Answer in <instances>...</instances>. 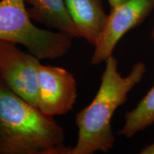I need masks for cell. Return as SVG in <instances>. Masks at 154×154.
Segmentation results:
<instances>
[{
	"label": "cell",
	"instance_id": "8992f818",
	"mask_svg": "<svg viewBox=\"0 0 154 154\" xmlns=\"http://www.w3.org/2000/svg\"><path fill=\"white\" fill-rule=\"evenodd\" d=\"M38 109L44 114L54 116L69 113L77 99L75 77L59 66H38Z\"/></svg>",
	"mask_w": 154,
	"mask_h": 154
},
{
	"label": "cell",
	"instance_id": "30bf717a",
	"mask_svg": "<svg viewBox=\"0 0 154 154\" xmlns=\"http://www.w3.org/2000/svg\"><path fill=\"white\" fill-rule=\"evenodd\" d=\"M140 154H154V143L150 145L145 146L141 151H140Z\"/></svg>",
	"mask_w": 154,
	"mask_h": 154
},
{
	"label": "cell",
	"instance_id": "7c38bea8",
	"mask_svg": "<svg viewBox=\"0 0 154 154\" xmlns=\"http://www.w3.org/2000/svg\"><path fill=\"white\" fill-rule=\"evenodd\" d=\"M152 36H153V38H154V30H153V34H152Z\"/></svg>",
	"mask_w": 154,
	"mask_h": 154
},
{
	"label": "cell",
	"instance_id": "ba28073f",
	"mask_svg": "<svg viewBox=\"0 0 154 154\" xmlns=\"http://www.w3.org/2000/svg\"><path fill=\"white\" fill-rule=\"evenodd\" d=\"M30 19L72 38H82L67 10L64 0H24Z\"/></svg>",
	"mask_w": 154,
	"mask_h": 154
},
{
	"label": "cell",
	"instance_id": "5b68a950",
	"mask_svg": "<svg viewBox=\"0 0 154 154\" xmlns=\"http://www.w3.org/2000/svg\"><path fill=\"white\" fill-rule=\"evenodd\" d=\"M153 10L154 0H127L111 9L104 29L94 47L91 64H100L113 56L116 46L121 38L141 24Z\"/></svg>",
	"mask_w": 154,
	"mask_h": 154
},
{
	"label": "cell",
	"instance_id": "52a82bcc",
	"mask_svg": "<svg viewBox=\"0 0 154 154\" xmlns=\"http://www.w3.org/2000/svg\"><path fill=\"white\" fill-rule=\"evenodd\" d=\"M72 21L82 38L95 47L106 24L102 0H64Z\"/></svg>",
	"mask_w": 154,
	"mask_h": 154
},
{
	"label": "cell",
	"instance_id": "6da1fadb",
	"mask_svg": "<svg viewBox=\"0 0 154 154\" xmlns=\"http://www.w3.org/2000/svg\"><path fill=\"white\" fill-rule=\"evenodd\" d=\"M64 131L0 79V154H71Z\"/></svg>",
	"mask_w": 154,
	"mask_h": 154
},
{
	"label": "cell",
	"instance_id": "7a4b0ae2",
	"mask_svg": "<svg viewBox=\"0 0 154 154\" xmlns=\"http://www.w3.org/2000/svg\"><path fill=\"white\" fill-rule=\"evenodd\" d=\"M99 91L89 105L76 115L78 139L71 154L109 153L114 146L115 136L111 119L117 108L127 101L128 94L141 82L146 74V64L136 63L128 76L118 71V61L111 56L106 59Z\"/></svg>",
	"mask_w": 154,
	"mask_h": 154
},
{
	"label": "cell",
	"instance_id": "9c48e42d",
	"mask_svg": "<svg viewBox=\"0 0 154 154\" xmlns=\"http://www.w3.org/2000/svg\"><path fill=\"white\" fill-rule=\"evenodd\" d=\"M124 119L118 134L128 138L154 124V85L133 110L125 113Z\"/></svg>",
	"mask_w": 154,
	"mask_h": 154
},
{
	"label": "cell",
	"instance_id": "3957f363",
	"mask_svg": "<svg viewBox=\"0 0 154 154\" xmlns=\"http://www.w3.org/2000/svg\"><path fill=\"white\" fill-rule=\"evenodd\" d=\"M72 37L38 28L29 16L24 0L0 1V40L21 44L38 59H57L66 54Z\"/></svg>",
	"mask_w": 154,
	"mask_h": 154
},
{
	"label": "cell",
	"instance_id": "277c9868",
	"mask_svg": "<svg viewBox=\"0 0 154 154\" xmlns=\"http://www.w3.org/2000/svg\"><path fill=\"white\" fill-rule=\"evenodd\" d=\"M40 59L12 42L0 40V79L13 92L38 108Z\"/></svg>",
	"mask_w": 154,
	"mask_h": 154
},
{
	"label": "cell",
	"instance_id": "8fae6325",
	"mask_svg": "<svg viewBox=\"0 0 154 154\" xmlns=\"http://www.w3.org/2000/svg\"><path fill=\"white\" fill-rule=\"evenodd\" d=\"M107 1L109 3V5H110L111 9H112L125 2L127 0H107Z\"/></svg>",
	"mask_w": 154,
	"mask_h": 154
}]
</instances>
